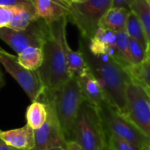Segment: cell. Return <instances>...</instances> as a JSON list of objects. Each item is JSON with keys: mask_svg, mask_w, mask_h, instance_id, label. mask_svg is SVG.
<instances>
[{"mask_svg": "<svg viewBox=\"0 0 150 150\" xmlns=\"http://www.w3.org/2000/svg\"><path fill=\"white\" fill-rule=\"evenodd\" d=\"M88 40L80 37L79 50L81 52L89 71L102 87L106 100L118 112L126 114V87L133 80L128 68L108 54H93L88 45Z\"/></svg>", "mask_w": 150, "mask_h": 150, "instance_id": "cell-1", "label": "cell"}, {"mask_svg": "<svg viewBox=\"0 0 150 150\" xmlns=\"http://www.w3.org/2000/svg\"><path fill=\"white\" fill-rule=\"evenodd\" d=\"M67 18L48 25V32L42 47L43 59L37 69L43 93H50L63 86L69 79L63 37L66 32Z\"/></svg>", "mask_w": 150, "mask_h": 150, "instance_id": "cell-2", "label": "cell"}, {"mask_svg": "<svg viewBox=\"0 0 150 150\" xmlns=\"http://www.w3.org/2000/svg\"><path fill=\"white\" fill-rule=\"evenodd\" d=\"M41 98L43 102L50 104L65 138L71 141L75 120L85 102L77 77L71 76L59 89L50 93H42Z\"/></svg>", "mask_w": 150, "mask_h": 150, "instance_id": "cell-3", "label": "cell"}, {"mask_svg": "<svg viewBox=\"0 0 150 150\" xmlns=\"http://www.w3.org/2000/svg\"><path fill=\"white\" fill-rule=\"evenodd\" d=\"M72 141L76 142L83 150H105L106 134L96 108L83 102L75 120Z\"/></svg>", "mask_w": 150, "mask_h": 150, "instance_id": "cell-4", "label": "cell"}, {"mask_svg": "<svg viewBox=\"0 0 150 150\" xmlns=\"http://www.w3.org/2000/svg\"><path fill=\"white\" fill-rule=\"evenodd\" d=\"M106 136L113 134L129 142L142 150H148L150 140L125 115L118 112L107 102L97 108Z\"/></svg>", "mask_w": 150, "mask_h": 150, "instance_id": "cell-5", "label": "cell"}, {"mask_svg": "<svg viewBox=\"0 0 150 150\" xmlns=\"http://www.w3.org/2000/svg\"><path fill=\"white\" fill-rule=\"evenodd\" d=\"M111 8V0H84L72 3L68 8L67 20L77 26L80 36L90 40L103 15Z\"/></svg>", "mask_w": 150, "mask_h": 150, "instance_id": "cell-6", "label": "cell"}, {"mask_svg": "<svg viewBox=\"0 0 150 150\" xmlns=\"http://www.w3.org/2000/svg\"><path fill=\"white\" fill-rule=\"evenodd\" d=\"M125 116L150 140V93L139 83L132 80L126 87Z\"/></svg>", "mask_w": 150, "mask_h": 150, "instance_id": "cell-7", "label": "cell"}, {"mask_svg": "<svg viewBox=\"0 0 150 150\" xmlns=\"http://www.w3.org/2000/svg\"><path fill=\"white\" fill-rule=\"evenodd\" d=\"M47 32L48 24L39 18L21 31H14L8 27L0 28V39L19 54L30 47L42 48Z\"/></svg>", "mask_w": 150, "mask_h": 150, "instance_id": "cell-8", "label": "cell"}, {"mask_svg": "<svg viewBox=\"0 0 150 150\" xmlns=\"http://www.w3.org/2000/svg\"><path fill=\"white\" fill-rule=\"evenodd\" d=\"M0 63L15 79L32 102L37 101L41 98L44 89L37 70H29L25 69L18 62L15 55L7 52L0 53Z\"/></svg>", "mask_w": 150, "mask_h": 150, "instance_id": "cell-9", "label": "cell"}, {"mask_svg": "<svg viewBox=\"0 0 150 150\" xmlns=\"http://www.w3.org/2000/svg\"><path fill=\"white\" fill-rule=\"evenodd\" d=\"M44 103L47 105V119L40 128L34 131V144L31 150H49L56 147L65 148L67 141L61 130L54 111L50 104L48 102Z\"/></svg>", "mask_w": 150, "mask_h": 150, "instance_id": "cell-10", "label": "cell"}, {"mask_svg": "<svg viewBox=\"0 0 150 150\" xmlns=\"http://www.w3.org/2000/svg\"><path fill=\"white\" fill-rule=\"evenodd\" d=\"M37 16L46 24L58 21L68 14L69 4L62 0H31Z\"/></svg>", "mask_w": 150, "mask_h": 150, "instance_id": "cell-11", "label": "cell"}, {"mask_svg": "<svg viewBox=\"0 0 150 150\" xmlns=\"http://www.w3.org/2000/svg\"><path fill=\"white\" fill-rule=\"evenodd\" d=\"M77 79L80 86L85 102L88 103L96 109L107 102L102 87L90 71L80 77H77Z\"/></svg>", "mask_w": 150, "mask_h": 150, "instance_id": "cell-12", "label": "cell"}, {"mask_svg": "<svg viewBox=\"0 0 150 150\" xmlns=\"http://www.w3.org/2000/svg\"><path fill=\"white\" fill-rule=\"evenodd\" d=\"M0 139L6 144L19 150H31L34 147V130L27 125L7 131L0 130Z\"/></svg>", "mask_w": 150, "mask_h": 150, "instance_id": "cell-13", "label": "cell"}, {"mask_svg": "<svg viewBox=\"0 0 150 150\" xmlns=\"http://www.w3.org/2000/svg\"><path fill=\"white\" fill-rule=\"evenodd\" d=\"M63 45L67 70L70 76L80 77L86 73H88L89 71V69L81 52L80 50L74 51L70 47L66 37V32L65 33L63 37Z\"/></svg>", "mask_w": 150, "mask_h": 150, "instance_id": "cell-14", "label": "cell"}, {"mask_svg": "<svg viewBox=\"0 0 150 150\" xmlns=\"http://www.w3.org/2000/svg\"><path fill=\"white\" fill-rule=\"evenodd\" d=\"M130 11L123 8H111L101 18L98 26L114 33L125 31L126 19Z\"/></svg>", "mask_w": 150, "mask_h": 150, "instance_id": "cell-15", "label": "cell"}, {"mask_svg": "<svg viewBox=\"0 0 150 150\" xmlns=\"http://www.w3.org/2000/svg\"><path fill=\"white\" fill-rule=\"evenodd\" d=\"M47 115V105L44 102H41L39 100L32 102V104L27 106L26 112L27 125L34 131L37 130L45 122Z\"/></svg>", "mask_w": 150, "mask_h": 150, "instance_id": "cell-16", "label": "cell"}, {"mask_svg": "<svg viewBox=\"0 0 150 150\" xmlns=\"http://www.w3.org/2000/svg\"><path fill=\"white\" fill-rule=\"evenodd\" d=\"M43 54L41 47H30L24 49L17 56L18 62L27 69L37 70L42 62Z\"/></svg>", "mask_w": 150, "mask_h": 150, "instance_id": "cell-17", "label": "cell"}, {"mask_svg": "<svg viewBox=\"0 0 150 150\" xmlns=\"http://www.w3.org/2000/svg\"><path fill=\"white\" fill-rule=\"evenodd\" d=\"M125 31L126 32V33L130 39L134 40L135 41L140 43L141 45V47L145 50H147V47L149 44L148 39L146 37L145 32L143 30V27H142L139 18L133 11H130V13L127 17Z\"/></svg>", "mask_w": 150, "mask_h": 150, "instance_id": "cell-18", "label": "cell"}, {"mask_svg": "<svg viewBox=\"0 0 150 150\" xmlns=\"http://www.w3.org/2000/svg\"><path fill=\"white\" fill-rule=\"evenodd\" d=\"M130 11L139 18L145 32L148 41L150 42V2L149 0H134Z\"/></svg>", "mask_w": 150, "mask_h": 150, "instance_id": "cell-19", "label": "cell"}, {"mask_svg": "<svg viewBox=\"0 0 150 150\" xmlns=\"http://www.w3.org/2000/svg\"><path fill=\"white\" fill-rule=\"evenodd\" d=\"M38 18L39 17L34 9L21 8L14 14L7 27L14 31H21L26 29L32 22Z\"/></svg>", "mask_w": 150, "mask_h": 150, "instance_id": "cell-20", "label": "cell"}, {"mask_svg": "<svg viewBox=\"0 0 150 150\" xmlns=\"http://www.w3.org/2000/svg\"><path fill=\"white\" fill-rule=\"evenodd\" d=\"M132 79L150 91V62L147 59L140 65L128 68Z\"/></svg>", "mask_w": 150, "mask_h": 150, "instance_id": "cell-21", "label": "cell"}, {"mask_svg": "<svg viewBox=\"0 0 150 150\" xmlns=\"http://www.w3.org/2000/svg\"><path fill=\"white\" fill-rule=\"evenodd\" d=\"M129 40L126 31H120L116 33V50L118 54V61L126 67H131L130 59H129Z\"/></svg>", "mask_w": 150, "mask_h": 150, "instance_id": "cell-22", "label": "cell"}, {"mask_svg": "<svg viewBox=\"0 0 150 150\" xmlns=\"http://www.w3.org/2000/svg\"><path fill=\"white\" fill-rule=\"evenodd\" d=\"M128 53H129V59H130L131 66L140 65L141 63H142L148 59L146 50L141 47L140 43H138L137 41L132 39L129 40Z\"/></svg>", "mask_w": 150, "mask_h": 150, "instance_id": "cell-23", "label": "cell"}, {"mask_svg": "<svg viewBox=\"0 0 150 150\" xmlns=\"http://www.w3.org/2000/svg\"><path fill=\"white\" fill-rule=\"evenodd\" d=\"M106 142L107 149L109 150H142L129 142L113 134H109L106 136Z\"/></svg>", "mask_w": 150, "mask_h": 150, "instance_id": "cell-24", "label": "cell"}, {"mask_svg": "<svg viewBox=\"0 0 150 150\" xmlns=\"http://www.w3.org/2000/svg\"><path fill=\"white\" fill-rule=\"evenodd\" d=\"M20 9H21V7H11V6H1L0 5V28L7 27V25L11 22L14 14Z\"/></svg>", "mask_w": 150, "mask_h": 150, "instance_id": "cell-25", "label": "cell"}, {"mask_svg": "<svg viewBox=\"0 0 150 150\" xmlns=\"http://www.w3.org/2000/svg\"><path fill=\"white\" fill-rule=\"evenodd\" d=\"M0 5L21 7L26 9H34L31 0H0Z\"/></svg>", "mask_w": 150, "mask_h": 150, "instance_id": "cell-26", "label": "cell"}, {"mask_svg": "<svg viewBox=\"0 0 150 150\" xmlns=\"http://www.w3.org/2000/svg\"><path fill=\"white\" fill-rule=\"evenodd\" d=\"M134 0H111V8H123L130 11Z\"/></svg>", "mask_w": 150, "mask_h": 150, "instance_id": "cell-27", "label": "cell"}, {"mask_svg": "<svg viewBox=\"0 0 150 150\" xmlns=\"http://www.w3.org/2000/svg\"><path fill=\"white\" fill-rule=\"evenodd\" d=\"M65 150H83V149L74 141H67L65 146Z\"/></svg>", "mask_w": 150, "mask_h": 150, "instance_id": "cell-28", "label": "cell"}, {"mask_svg": "<svg viewBox=\"0 0 150 150\" xmlns=\"http://www.w3.org/2000/svg\"><path fill=\"white\" fill-rule=\"evenodd\" d=\"M0 150H19L13 148V147H11L9 146L8 144H6L4 141H2L0 139Z\"/></svg>", "mask_w": 150, "mask_h": 150, "instance_id": "cell-29", "label": "cell"}, {"mask_svg": "<svg viewBox=\"0 0 150 150\" xmlns=\"http://www.w3.org/2000/svg\"><path fill=\"white\" fill-rule=\"evenodd\" d=\"M4 78L3 72H2L1 68H0V90L4 87Z\"/></svg>", "mask_w": 150, "mask_h": 150, "instance_id": "cell-30", "label": "cell"}, {"mask_svg": "<svg viewBox=\"0 0 150 150\" xmlns=\"http://www.w3.org/2000/svg\"><path fill=\"white\" fill-rule=\"evenodd\" d=\"M146 54H147V58H150V42H149L148 47H147V50H146Z\"/></svg>", "mask_w": 150, "mask_h": 150, "instance_id": "cell-31", "label": "cell"}, {"mask_svg": "<svg viewBox=\"0 0 150 150\" xmlns=\"http://www.w3.org/2000/svg\"><path fill=\"white\" fill-rule=\"evenodd\" d=\"M49 150H65V148L63 147H56V148H52Z\"/></svg>", "mask_w": 150, "mask_h": 150, "instance_id": "cell-32", "label": "cell"}, {"mask_svg": "<svg viewBox=\"0 0 150 150\" xmlns=\"http://www.w3.org/2000/svg\"><path fill=\"white\" fill-rule=\"evenodd\" d=\"M82 1H84V0H70L71 4H72V3H80V2H82Z\"/></svg>", "mask_w": 150, "mask_h": 150, "instance_id": "cell-33", "label": "cell"}, {"mask_svg": "<svg viewBox=\"0 0 150 150\" xmlns=\"http://www.w3.org/2000/svg\"><path fill=\"white\" fill-rule=\"evenodd\" d=\"M5 52H6V51H5V50H4V49L0 47V53H5Z\"/></svg>", "mask_w": 150, "mask_h": 150, "instance_id": "cell-34", "label": "cell"}, {"mask_svg": "<svg viewBox=\"0 0 150 150\" xmlns=\"http://www.w3.org/2000/svg\"><path fill=\"white\" fill-rule=\"evenodd\" d=\"M65 3H66L67 4H69V5L71 4V2H70V0H65Z\"/></svg>", "mask_w": 150, "mask_h": 150, "instance_id": "cell-35", "label": "cell"}, {"mask_svg": "<svg viewBox=\"0 0 150 150\" xmlns=\"http://www.w3.org/2000/svg\"><path fill=\"white\" fill-rule=\"evenodd\" d=\"M148 60H149V62H150V58H149V59H148Z\"/></svg>", "mask_w": 150, "mask_h": 150, "instance_id": "cell-36", "label": "cell"}, {"mask_svg": "<svg viewBox=\"0 0 150 150\" xmlns=\"http://www.w3.org/2000/svg\"><path fill=\"white\" fill-rule=\"evenodd\" d=\"M62 1H64V2H65V0H62Z\"/></svg>", "mask_w": 150, "mask_h": 150, "instance_id": "cell-37", "label": "cell"}, {"mask_svg": "<svg viewBox=\"0 0 150 150\" xmlns=\"http://www.w3.org/2000/svg\"><path fill=\"white\" fill-rule=\"evenodd\" d=\"M148 150H150V147H149V149H148Z\"/></svg>", "mask_w": 150, "mask_h": 150, "instance_id": "cell-38", "label": "cell"}, {"mask_svg": "<svg viewBox=\"0 0 150 150\" xmlns=\"http://www.w3.org/2000/svg\"><path fill=\"white\" fill-rule=\"evenodd\" d=\"M105 150H109V149H107V148H106V149H105Z\"/></svg>", "mask_w": 150, "mask_h": 150, "instance_id": "cell-39", "label": "cell"}, {"mask_svg": "<svg viewBox=\"0 0 150 150\" xmlns=\"http://www.w3.org/2000/svg\"><path fill=\"white\" fill-rule=\"evenodd\" d=\"M149 93H150V91H149Z\"/></svg>", "mask_w": 150, "mask_h": 150, "instance_id": "cell-40", "label": "cell"}, {"mask_svg": "<svg viewBox=\"0 0 150 150\" xmlns=\"http://www.w3.org/2000/svg\"><path fill=\"white\" fill-rule=\"evenodd\" d=\"M149 2H150V0H149Z\"/></svg>", "mask_w": 150, "mask_h": 150, "instance_id": "cell-41", "label": "cell"}]
</instances>
